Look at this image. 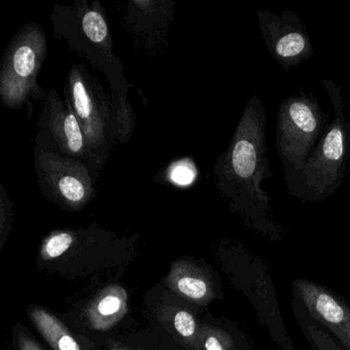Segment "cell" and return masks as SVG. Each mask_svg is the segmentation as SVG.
Segmentation results:
<instances>
[{
	"instance_id": "cell-1",
	"label": "cell",
	"mask_w": 350,
	"mask_h": 350,
	"mask_svg": "<svg viewBox=\"0 0 350 350\" xmlns=\"http://www.w3.org/2000/svg\"><path fill=\"white\" fill-rule=\"evenodd\" d=\"M267 112L257 95L247 103L230 145L214 164L218 190L234 205L265 215L269 197L263 180L273 177L267 155Z\"/></svg>"
},
{
	"instance_id": "cell-2",
	"label": "cell",
	"mask_w": 350,
	"mask_h": 350,
	"mask_svg": "<svg viewBox=\"0 0 350 350\" xmlns=\"http://www.w3.org/2000/svg\"><path fill=\"white\" fill-rule=\"evenodd\" d=\"M53 38L64 39L70 49L102 70L111 82L113 109L118 138L127 141L133 132V115L127 99V82L123 67L113 53L110 29L98 1L55 4L51 14Z\"/></svg>"
},
{
	"instance_id": "cell-3",
	"label": "cell",
	"mask_w": 350,
	"mask_h": 350,
	"mask_svg": "<svg viewBox=\"0 0 350 350\" xmlns=\"http://www.w3.org/2000/svg\"><path fill=\"white\" fill-rule=\"evenodd\" d=\"M335 117L300 173L291 195L306 201H323L345 183L350 158V123L345 115L341 88L332 79H323Z\"/></svg>"
},
{
	"instance_id": "cell-4",
	"label": "cell",
	"mask_w": 350,
	"mask_h": 350,
	"mask_svg": "<svg viewBox=\"0 0 350 350\" xmlns=\"http://www.w3.org/2000/svg\"><path fill=\"white\" fill-rule=\"evenodd\" d=\"M49 53L46 34L36 22H28L10 39L0 62V103L10 110L26 107L33 115L35 102H44L47 92L38 75Z\"/></svg>"
},
{
	"instance_id": "cell-5",
	"label": "cell",
	"mask_w": 350,
	"mask_h": 350,
	"mask_svg": "<svg viewBox=\"0 0 350 350\" xmlns=\"http://www.w3.org/2000/svg\"><path fill=\"white\" fill-rule=\"evenodd\" d=\"M330 119L331 115L324 112L312 92L300 90L280 105L275 139L290 195L308 158L328 129Z\"/></svg>"
},
{
	"instance_id": "cell-6",
	"label": "cell",
	"mask_w": 350,
	"mask_h": 350,
	"mask_svg": "<svg viewBox=\"0 0 350 350\" xmlns=\"http://www.w3.org/2000/svg\"><path fill=\"white\" fill-rule=\"evenodd\" d=\"M64 95L81 127L90 152L104 166L113 143L118 140L112 98L81 64H72Z\"/></svg>"
},
{
	"instance_id": "cell-7",
	"label": "cell",
	"mask_w": 350,
	"mask_h": 350,
	"mask_svg": "<svg viewBox=\"0 0 350 350\" xmlns=\"http://www.w3.org/2000/svg\"><path fill=\"white\" fill-rule=\"evenodd\" d=\"M35 147L47 153L71 158L86 164L98 178L103 166L92 155L73 111L55 88L47 92L39 113Z\"/></svg>"
},
{
	"instance_id": "cell-8",
	"label": "cell",
	"mask_w": 350,
	"mask_h": 350,
	"mask_svg": "<svg viewBox=\"0 0 350 350\" xmlns=\"http://www.w3.org/2000/svg\"><path fill=\"white\" fill-rule=\"evenodd\" d=\"M39 190L64 211H79L96 195V178L86 164L71 158L33 150Z\"/></svg>"
},
{
	"instance_id": "cell-9",
	"label": "cell",
	"mask_w": 350,
	"mask_h": 350,
	"mask_svg": "<svg viewBox=\"0 0 350 350\" xmlns=\"http://www.w3.org/2000/svg\"><path fill=\"white\" fill-rule=\"evenodd\" d=\"M258 22L267 49L286 71L314 55L312 39L295 12L259 10Z\"/></svg>"
},
{
	"instance_id": "cell-10",
	"label": "cell",
	"mask_w": 350,
	"mask_h": 350,
	"mask_svg": "<svg viewBox=\"0 0 350 350\" xmlns=\"http://www.w3.org/2000/svg\"><path fill=\"white\" fill-rule=\"evenodd\" d=\"M295 293L310 318L328 329L337 342L350 350V305L337 294L320 284L297 279Z\"/></svg>"
},
{
	"instance_id": "cell-11",
	"label": "cell",
	"mask_w": 350,
	"mask_h": 350,
	"mask_svg": "<svg viewBox=\"0 0 350 350\" xmlns=\"http://www.w3.org/2000/svg\"><path fill=\"white\" fill-rule=\"evenodd\" d=\"M27 316L37 332L53 350H82L77 339L55 314L38 304L27 308Z\"/></svg>"
},
{
	"instance_id": "cell-12",
	"label": "cell",
	"mask_w": 350,
	"mask_h": 350,
	"mask_svg": "<svg viewBox=\"0 0 350 350\" xmlns=\"http://www.w3.org/2000/svg\"><path fill=\"white\" fill-rule=\"evenodd\" d=\"M14 203L0 182V252L8 242L14 223Z\"/></svg>"
},
{
	"instance_id": "cell-13",
	"label": "cell",
	"mask_w": 350,
	"mask_h": 350,
	"mask_svg": "<svg viewBox=\"0 0 350 350\" xmlns=\"http://www.w3.org/2000/svg\"><path fill=\"white\" fill-rule=\"evenodd\" d=\"M306 338L314 350H345L317 323L306 324Z\"/></svg>"
},
{
	"instance_id": "cell-14",
	"label": "cell",
	"mask_w": 350,
	"mask_h": 350,
	"mask_svg": "<svg viewBox=\"0 0 350 350\" xmlns=\"http://www.w3.org/2000/svg\"><path fill=\"white\" fill-rule=\"evenodd\" d=\"M12 343L14 350H45L27 327L16 323L12 327Z\"/></svg>"
},
{
	"instance_id": "cell-15",
	"label": "cell",
	"mask_w": 350,
	"mask_h": 350,
	"mask_svg": "<svg viewBox=\"0 0 350 350\" xmlns=\"http://www.w3.org/2000/svg\"><path fill=\"white\" fill-rule=\"evenodd\" d=\"M122 308V301L120 297L117 295L105 296L96 303V308H90V318H96V316H111L118 314L119 310Z\"/></svg>"
},
{
	"instance_id": "cell-16",
	"label": "cell",
	"mask_w": 350,
	"mask_h": 350,
	"mask_svg": "<svg viewBox=\"0 0 350 350\" xmlns=\"http://www.w3.org/2000/svg\"><path fill=\"white\" fill-rule=\"evenodd\" d=\"M177 289L191 299H202L207 294L206 284L195 277H183L177 282Z\"/></svg>"
},
{
	"instance_id": "cell-17",
	"label": "cell",
	"mask_w": 350,
	"mask_h": 350,
	"mask_svg": "<svg viewBox=\"0 0 350 350\" xmlns=\"http://www.w3.org/2000/svg\"><path fill=\"white\" fill-rule=\"evenodd\" d=\"M170 179L177 185H189L193 182L196 177V171L193 164L185 162H179L174 164L170 168Z\"/></svg>"
},
{
	"instance_id": "cell-18",
	"label": "cell",
	"mask_w": 350,
	"mask_h": 350,
	"mask_svg": "<svg viewBox=\"0 0 350 350\" xmlns=\"http://www.w3.org/2000/svg\"><path fill=\"white\" fill-rule=\"evenodd\" d=\"M174 326L181 336L191 337L195 333V320L189 312H177L174 318Z\"/></svg>"
},
{
	"instance_id": "cell-19",
	"label": "cell",
	"mask_w": 350,
	"mask_h": 350,
	"mask_svg": "<svg viewBox=\"0 0 350 350\" xmlns=\"http://www.w3.org/2000/svg\"><path fill=\"white\" fill-rule=\"evenodd\" d=\"M206 350H224L221 345L215 337H208L205 342Z\"/></svg>"
}]
</instances>
